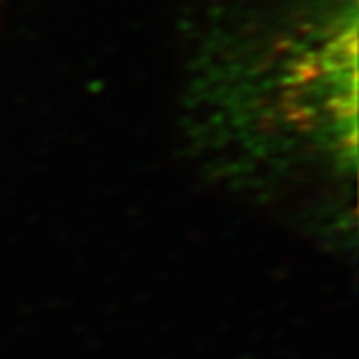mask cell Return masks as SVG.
I'll use <instances>...</instances> for the list:
<instances>
[{
	"instance_id": "obj_1",
	"label": "cell",
	"mask_w": 359,
	"mask_h": 359,
	"mask_svg": "<svg viewBox=\"0 0 359 359\" xmlns=\"http://www.w3.org/2000/svg\"><path fill=\"white\" fill-rule=\"evenodd\" d=\"M358 0H208L182 70V120L242 172L353 174Z\"/></svg>"
}]
</instances>
